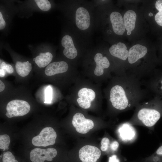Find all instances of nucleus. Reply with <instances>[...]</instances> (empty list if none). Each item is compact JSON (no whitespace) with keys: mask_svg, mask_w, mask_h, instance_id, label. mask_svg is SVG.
Masks as SVG:
<instances>
[{"mask_svg":"<svg viewBox=\"0 0 162 162\" xmlns=\"http://www.w3.org/2000/svg\"><path fill=\"white\" fill-rule=\"evenodd\" d=\"M148 51L147 47L140 44H136L128 51V61L130 64H134L144 57Z\"/></svg>","mask_w":162,"mask_h":162,"instance_id":"11","label":"nucleus"},{"mask_svg":"<svg viewBox=\"0 0 162 162\" xmlns=\"http://www.w3.org/2000/svg\"><path fill=\"white\" fill-rule=\"evenodd\" d=\"M108 162H120V160L117 156L114 154L109 157Z\"/></svg>","mask_w":162,"mask_h":162,"instance_id":"30","label":"nucleus"},{"mask_svg":"<svg viewBox=\"0 0 162 162\" xmlns=\"http://www.w3.org/2000/svg\"><path fill=\"white\" fill-rule=\"evenodd\" d=\"M110 144V140L107 137H104L101 142V149L103 151H106L108 149Z\"/></svg>","mask_w":162,"mask_h":162,"instance_id":"27","label":"nucleus"},{"mask_svg":"<svg viewBox=\"0 0 162 162\" xmlns=\"http://www.w3.org/2000/svg\"><path fill=\"white\" fill-rule=\"evenodd\" d=\"M117 132L119 138L124 143L131 142L136 138V130L129 122L120 125L117 129Z\"/></svg>","mask_w":162,"mask_h":162,"instance_id":"7","label":"nucleus"},{"mask_svg":"<svg viewBox=\"0 0 162 162\" xmlns=\"http://www.w3.org/2000/svg\"><path fill=\"white\" fill-rule=\"evenodd\" d=\"M2 161L3 162H18L15 159V157L12 153L9 151L3 153Z\"/></svg>","mask_w":162,"mask_h":162,"instance_id":"23","label":"nucleus"},{"mask_svg":"<svg viewBox=\"0 0 162 162\" xmlns=\"http://www.w3.org/2000/svg\"><path fill=\"white\" fill-rule=\"evenodd\" d=\"M45 98L44 103L50 104L52 99V89L50 86H48L45 90Z\"/></svg>","mask_w":162,"mask_h":162,"instance_id":"24","label":"nucleus"},{"mask_svg":"<svg viewBox=\"0 0 162 162\" xmlns=\"http://www.w3.org/2000/svg\"><path fill=\"white\" fill-rule=\"evenodd\" d=\"M68 68L67 63L64 61L55 62L50 64L47 66L44 72L46 75L51 76L65 72Z\"/></svg>","mask_w":162,"mask_h":162,"instance_id":"14","label":"nucleus"},{"mask_svg":"<svg viewBox=\"0 0 162 162\" xmlns=\"http://www.w3.org/2000/svg\"><path fill=\"white\" fill-rule=\"evenodd\" d=\"M35 2L39 8L43 11L49 10L51 8V4L47 0H35Z\"/></svg>","mask_w":162,"mask_h":162,"instance_id":"22","label":"nucleus"},{"mask_svg":"<svg viewBox=\"0 0 162 162\" xmlns=\"http://www.w3.org/2000/svg\"><path fill=\"white\" fill-rule=\"evenodd\" d=\"M79 154L82 162H96L100 157L101 152L95 146L86 145L80 149Z\"/></svg>","mask_w":162,"mask_h":162,"instance_id":"8","label":"nucleus"},{"mask_svg":"<svg viewBox=\"0 0 162 162\" xmlns=\"http://www.w3.org/2000/svg\"><path fill=\"white\" fill-rule=\"evenodd\" d=\"M57 151L54 148L46 149L35 148L30 152V158L32 162H44L45 160L51 161L57 154Z\"/></svg>","mask_w":162,"mask_h":162,"instance_id":"5","label":"nucleus"},{"mask_svg":"<svg viewBox=\"0 0 162 162\" xmlns=\"http://www.w3.org/2000/svg\"><path fill=\"white\" fill-rule=\"evenodd\" d=\"M110 53L113 56L124 61L128 57V51L125 45L122 42L112 45L109 49Z\"/></svg>","mask_w":162,"mask_h":162,"instance_id":"15","label":"nucleus"},{"mask_svg":"<svg viewBox=\"0 0 162 162\" xmlns=\"http://www.w3.org/2000/svg\"><path fill=\"white\" fill-rule=\"evenodd\" d=\"M10 138L7 134H5L0 136V148L4 151L9 149L8 147L10 142Z\"/></svg>","mask_w":162,"mask_h":162,"instance_id":"21","label":"nucleus"},{"mask_svg":"<svg viewBox=\"0 0 162 162\" xmlns=\"http://www.w3.org/2000/svg\"><path fill=\"white\" fill-rule=\"evenodd\" d=\"M155 6L158 11L155 16V21L158 24L162 26V0H157L155 3Z\"/></svg>","mask_w":162,"mask_h":162,"instance_id":"20","label":"nucleus"},{"mask_svg":"<svg viewBox=\"0 0 162 162\" xmlns=\"http://www.w3.org/2000/svg\"><path fill=\"white\" fill-rule=\"evenodd\" d=\"M5 115L9 118L23 116L30 111V106L27 101L20 100H14L7 104Z\"/></svg>","mask_w":162,"mask_h":162,"instance_id":"3","label":"nucleus"},{"mask_svg":"<svg viewBox=\"0 0 162 162\" xmlns=\"http://www.w3.org/2000/svg\"><path fill=\"white\" fill-rule=\"evenodd\" d=\"M61 43L62 46L64 48L63 53L66 57L73 59L76 56L77 52L70 36L67 35L64 36L62 40Z\"/></svg>","mask_w":162,"mask_h":162,"instance_id":"12","label":"nucleus"},{"mask_svg":"<svg viewBox=\"0 0 162 162\" xmlns=\"http://www.w3.org/2000/svg\"><path fill=\"white\" fill-rule=\"evenodd\" d=\"M57 137L56 133L51 127L43 128L40 134L32 139V143L36 146L46 147L54 145Z\"/></svg>","mask_w":162,"mask_h":162,"instance_id":"4","label":"nucleus"},{"mask_svg":"<svg viewBox=\"0 0 162 162\" xmlns=\"http://www.w3.org/2000/svg\"><path fill=\"white\" fill-rule=\"evenodd\" d=\"M136 18V14L133 10H128L124 14L123 19L124 26L127 31L128 35H130L131 32L134 29Z\"/></svg>","mask_w":162,"mask_h":162,"instance_id":"17","label":"nucleus"},{"mask_svg":"<svg viewBox=\"0 0 162 162\" xmlns=\"http://www.w3.org/2000/svg\"><path fill=\"white\" fill-rule=\"evenodd\" d=\"M153 160L154 162H162V145L155 151L153 155Z\"/></svg>","mask_w":162,"mask_h":162,"instance_id":"25","label":"nucleus"},{"mask_svg":"<svg viewBox=\"0 0 162 162\" xmlns=\"http://www.w3.org/2000/svg\"><path fill=\"white\" fill-rule=\"evenodd\" d=\"M5 85L3 82L1 80H0V92H2L3 91L5 88Z\"/></svg>","mask_w":162,"mask_h":162,"instance_id":"31","label":"nucleus"},{"mask_svg":"<svg viewBox=\"0 0 162 162\" xmlns=\"http://www.w3.org/2000/svg\"><path fill=\"white\" fill-rule=\"evenodd\" d=\"M119 146L118 142L116 141H113L110 145L111 149L113 151H115L117 150Z\"/></svg>","mask_w":162,"mask_h":162,"instance_id":"28","label":"nucleus"},{"mask_svg":"<svg viewBox=\"0 0 162 162\" xmlns=\"http://www.w3.org/2000/svg\"><path fill=\"white\" fill-rule=\"evenodd\" d=\"M76 23L80 29L84 30L89 27L90 23V17L88 10L80 7L77 9L76 13Z\"/></svg>","mask_w":162,"mask_h":162,"instance_id":"10","label":"nucleus"},{"mask_svg":"<svg viewBox=\"0 0 162 162\" xmlns=\"http://www.w3.org/2000/svg\"><path fill=\"white\" fill-rule=\"evenodd\" d=\"M0 69L4 70L10 74L12 73L14 71L12 66L10 64H6L4 62H2L0 64Z\"/></svg>","mask_w":162,"mask_h":162,"instance_id":"26","label":"nucleus"},{"mask_svg":"<svg viewBox=\"0 0 162 162\" xmlns=\"http://www.w3.org/2000/svg\"><path fill=\"white\" fill-rule=\"evenodd\" d=\"M52 58V54L50 52L40 53L34 60L40 68H44L49 64Z\"/></svg>","mask_w":162,"mask_h":162,"instance_id":"18","label":"nucleus"},{"mask_svg":"<svg viewBox=\"0 0 162 162\" xmlns=\"http://www.w3.org/2000/svg\"><path fill=\"white\" fill-rule=\"evenodd\" d=\"M110 100L113 107L117 110H124L129 106L128 100L124 90L119 85L115 86L112 88Z\"/></svg>","mask_w":162,"mask_h":162,"instance_id":"2","label":"nucleus"},{"mask_svg":"<svg viewBox=\"0 0 162 162\" xmlns=\"http://www.w3.org/2000/svg\"><path fill=\"white\" fill-rule=\"evenodd\" d=\"M148 15L150 16H153V14L151 12L149 13L148 14Z\"/></svg>","mask_w":162,"mask_h":162,"instance_id":"33","label":"nucleus"},{"mask_svg":"<svg viewBox=\"0 0 162 162\" xmlns=\"http://www.w3.org/2000/svg\"><path fill=\"white\" fill-rule=\"evenodd\" d=\"M94 60L96 64L94 74L97 76L101 75L104 73V69L109 67L110 62L106 57H103L102 55L100 53H97L95 55Z\"/></svg>","mask_w":162,"mask_h":162,"instance_id":"16","label":"nucleus"},{"mask_svg":"<svg viewBox=\"0 0 162 162\" xmlns=\"http://www.w3.org/2000/svg\"><path fill=\"white\" fill-rule=\"evenodd\" d=\"M79 97L77 99L79 105L82 108L87 109L91 106V102L95 98V94L92 89L83 88L78 92Z\"/></svg>","mask_w":162,"mask_h":162,"instance_id":"9","label":"nucleus"},{"mask_svg":"<svg viewBox=\"0 0 162 162\" xmlns=\"http://www.w3.org/2000/svg\"><path fill=\"white\" fill-rule=\"evenodd\" d=\"M6 26V23L3 19L1 12H0V29H4Z\"/></svg>","mask_w":162,"mask_h":162,"instance_id":"29","label":"nucleus"},{"mask_svg":"<svg viewBox=\"0 0 162 162\" xmlns=\"http://www.w3.org/2000/svg\"><path fill=\"white\" fill-rule=\"evenodd\" d=\"M160 117V113L157 110L145 107L140 109L136 118L128 122L132 125H142L151 128L154 126Z\"/></svg>","mask_w":162,"mask_h":162,"instance_id":"1","label":"nucleus"},{"mask_svg":"<svg viewBox=\"0 0 162 162\" xmlns=\"http://www.w3.org/2000/svg\"><path fill=\"white\" fill-rule=\"evenodd\" d=\"M161 83H162L161 89L162 90V80H161Z\"/></svg>","mask_w":162,"mask_h":162,"instance_id":"34","label":"nucleus"},{"mask_svg":"<svg viewBox=\"0 0 162 162\" xmlns=\"http://www.w3.org/2000/svg\"><path fill=\"white\" fill-rule=\"evenodd\" d=\"M15 68L18 74L22 77H25L29 74L32 69V64L28 61L22 62L17 61L15 64Z\"/></svg>","mask_w":162,"mask_h":162,"instance_id":"19","label":"nucleus"},{"mask_svg":"<svg viewBox=\"0 0 162 162\" xmlns=\"http://www.w3.org/2000/svg\"><path fill=\"white\" fill-rule=\"evenodd\" d=\"M5 72L4 70L0 69V76L1 77H3L4 76Z\"/></svg>","mask_w":162,"mask_h":162,"instance_id":"32","label":"nucleus"},{"mask_svg":"<svg viewBox=\"0 0 162 162\" xmlns=\"http://www.w3.org/2000/svg\"><path fill=\"white\" fill-rule=\"evenodd\" d=\"M72 123L76 131L81 134H86L94 126L93 121L85 118L82 114L78 112L73 116Z\"/></svg>","mask_w":162,"mask_h":162,"instance_id":"6","label":"nucleus"},{"mask_svg":"<svg viewBox=\"0 0 162 162\" xmlns=\"http://www.w3.org/2000/svg\"><path fill=\"white\" fill-rule=\"evenodd\" d=\"M110 19L114 32L118 35H123L125 28L121 14L117 12H113L110 15Z\"/></svg>","mask_w":162,"mask_h":162,"instance_id":"13","label":"nucleus"}]
</instances>
